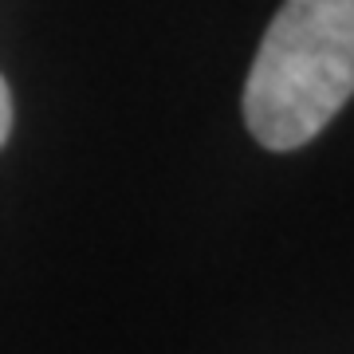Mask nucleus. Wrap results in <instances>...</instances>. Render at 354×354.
<instances>
[{
	"instance_id": "obj_1",
	"label": "nucleus",
	"mask_w": 354,
	"mask_h": 354,
	"mask_svg": "<svg viewBox=\"0 0 354 354\" xmlns=\"http://www.w3.org/2000/svg\"><path fill=\"white\" fill-rule=\"evenodd\" d=\"M354 95V0H283L244 83V122L264 150L319 138Z\"/></svg>"
},
{
	"instance_id": "obj_2",
	"label": "nucleus",
	"mask_w": 354,
	"mask_h": 354,
	"mask_svg": "<svg viewBox=\"0 0 354 354\" xmlns=\"http://www.w3.org/2000/svg\"><path fill=\"white\" fill-rule=\"evenodd\" d=\"M8 130H12V95H8V83L0 79V146L8 142Z\"/></svg>"
}]
</instances>
